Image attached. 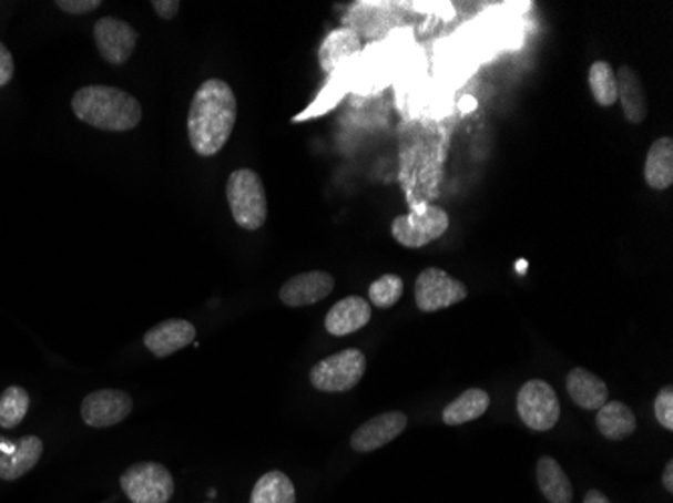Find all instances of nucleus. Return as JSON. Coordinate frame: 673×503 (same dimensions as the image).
I'll use <instances>...</instances> for the list:
<instances>
[{
    "label": "nucleus",
    "instance_id": "obj_1",
    "mask_svg": "<svg viewBox=\"0 0 673 503\" xmlns=\"http://www.w3.org/2000/svg\"><path fill=\"white\" fill-rule=\"evenodd\" d=\"M238 103L231 85L222 79H208L194 93L188 111V140L202 157L221 154L236 125Z\"/></svg>",
    "mask_w": 673,
    "mask_h": 503
},
{
    "label": "nucleus",
    "instance_id": "obj_2",
    "mask_svg": "<svg viewBox=\"0 0 673 503\" xmlns=\"http://www.w3.org/2000/svg\"><path fill=\"white\" fill-rule=\"evenodd\" d=\"M78 120L101 132H132L140 125L144 110L137 99L110 85H88L71 99Z\"/></svg>",
    "mask_w": 673,
    "mask_h": 503
},
{
    "label": "nucleus",
    "instance_id": "obj_3",
    "mask_svg": "<svg viewBox=\"0 0 673 503\" xmlns=\"http://www.w3.org/2000/svg\"><path fill=\"white\" fill-rule=\"evenodd\" d=\"M232 218L246 232L261 230L268 218L265 184L254 170H236L226 182Z\"/></svg>",
    "mask_w": 673,
    "mask_h": 503
},
{
    "label": "nucleus",
    "instance_id": "obj_4",
    "mask_svg": "<svg viewBox=\"0 0 673 503\" xmlns=\"http://www.w3.org/2000/svg\"><path fill=\"white\" fill-rule=\"evenodd\" d=\"M448 228H450V216L446 209L421 204L414 206L409 214L394 218L391 236L404 248H424L431 242L442 238Z\"/></svg>",
    "mask_w": 673,
    "mask_h": 503
},
{
    "label": "nucleus",
    "instance_id": "obj_5",
    "mask_svg": "<svg viewBox=\"0 0 673 503\" xmlns=\"http://www.w3.org/2000/svg\"><path fill=\"white\" fill-rule=\"evenodd\" d=\"M367 369V359L359 349H345L317 362L309 381L320 393H347L359 384Z\"/></svg>",
    "mask_w": 673,
    "mask_h": 503
},
{
    "label": "nucleus",
    "instance_id": "obj_6",
    "mask_svg": "<svg viewBox=\"0 0 673 503\" xmlns=\"http://www.w3.org/2000/svg\"><path fill=\"white\" fill-rule=\"evenodd\" d=\"M120 483L132 503H167L176 490L172 473L155 461H142L128 468Z\"/></svg>",
    "mask_w": 673,
    "mask_h": 503
},
{
    "label": "nucleus",
    "instance_id": "obj_7",
    "mask_svg": "<svg viewBox=\"0 0 673 503\" xmlns=\"http://www.w3.org/2000/svg\"><path fill=\"white\" fill-rule=\"evenodd\" d=\"M517 411L522 423L532 431H551L561 419L559 397L542 379H532L520 387Z\"/></svg>",
    "mask_w": 673,
    "mask_h": 503
},
{
    "label": "nucleus",
    "instance_id": "obj_8",
    "mask_svg": "<svg viewBox=\"0 0 673 503\" xmlns=\"http://www.w3.org/2000/svg\"><path fill=\"white\" fill-rule=\"evenodd\" d=\"M468 288L450 274L430 266L416 280V305L421 312H438L466 300Z\"/></svg>",
    "mask_w": 673,
    "mask_h": 503
},
{
    "label": "nucleus",
    "instance_id": "obj_9",
    "mask_svg": "<svg viewBox=\"0 0 673 503\" xmlns=\"http://www.w3.org/2000/svg\"><path fill=\"white\" fill-rule=\"evenodd\" d=\"M93 37L100 55L113 66L125 65L135 51L137 31L130 22L103 17L93 27Z\"/></svg>",
    "mask_w": 673,
    "mask_h": 503
},
{
    "label": "nucleus",
    "instance_id": "obj_10",
    "mask_svg": "<svg viewBox=\"0 0 673 503\" xmlns=\"http://www.w3.org/2000/svg\"><path fill=\"white\" fill-rule=\"evenodd\" d=\"M133 401L130 394L120 389H101L89 393L81 403V419L85 425L103 429L120 425L132 413Z\"/></svg>",
    "mask_w": 673,
    "mask_h": 503
},
{
    "label": "nucleus",
    "instance_id": "obj_11",
    "mask_svg": "<svg viewBox=\"0 0 673 503\" xmlns=\"http://www.w3.org/2000/svg\"><path fill=\"white\" fill-rule=\"evenodd\" d=\"M43 455V441L34 435L9 441L0 439V480L17 482L33 470Z\"/></svg>",
    "mask_w": 673,
    "mask_h": 503
},
{
    "label": "nucleus",
    "instance_id": "obj_12",
    "mask_svg": "<svg viewBox=\"0 0 673 503\" xmlns=\"http://www.w3.org/2000/svg\"><path fill=\"white\" fill-rule=\"evenodd\" d=\"M408 427V415L401 411H389L369 419L367 423L355 429L351 435V448L357 453H371L398 439Z\"/></svg>",
    "mask_w": 673,
    "mask_h": 503
},
{
    "label": "nucleus",
    "instance_id": "obj_13",
    "mask_svg": "<svg viewBox=\"0 0 673 503\" xmlns=\"http://www.w3.org/2000/svg\"><path fill=\"white\" fill-rule=\"evenodd\" d=\"M333 288H335V278L332 274L313 270V273L297 274L287 280L281 288L278 298L283 305L290 308L310 307L332 295Z\"/></svg>",
    "mask_w": 673,
    "mask_h": 503
},
{
    "label": "nucleus",
    "instance_id": "obj_14",
    "mask_svg": "<svg viewBox=\"0 0 673 503\" xmlns=\"http://www.w3.org/2000/svg\"><path fill=\"white\" fill-rule=\"evenodd\" d=\"M194 339L196 329L192 322L184 318H170L145 332L144 345L157 359H166L177 350L186 349Z\"/></svg>",
    "mask_w": 673,
    "mask_h": 503
},
{
    "label": "nucleus",
    "instance_id": "obj_15",
    "mask_svg": "<svg viewBox=\"0 0 673 503\" xmlns=\"http://www.w3.org/2000/svg\"><path fill=\"white\" fill-rule=\"evenodd\" d=\"M371 320V305L361 296H347L339 300L325 317V329L333 337H347L364 329Z\"/></svg>",
    "mask_w": 673,
    "mask_h": 503
},
{
    "label": "nucleus",
    "instance_id": "obj_16",
    "mask_svg": "<svg viewBox=\"0 0 673 503\" xmlns=\"http://www.w3.org/2000/svg\"><path fill=\"white\" fill-rule=\"evenodd\" d=\"M567 393L573 399L574 406L585 411H599L609 401L605 381L583 367H577L567 374Z\"/></svg>",
    "mask_w": 673,
    "mask_h": 503
},
{
    "label": "nucleus",
    "instance_id": "obj_17",
    "mask_svg": "<svg viewBox=\"0 0 673 503\" xmlns=\"http://www.w3.org/2000/svg\"><path fill=\"white\" fill-rule=\"evenodd\" d=\"M615 78H618V101L621 103L625 120L633 125H640L647 117V97L640 75L631 66L623 65L615 71Z\"/></svg>",
    "mask_w": 673,
    "mask_h": 503
},
{
    "label": "nucleus",
    "instance_id": "obj_18",
    "mask_svg": "<svg viewBox=\"0 0 673 503\" xmlns=\"http://www.w3.org/2000/svg\"><path fill=\"white\" fill-rule=\"evenodd\" d=\"M643 177L645 184L663 192L673 186V140L672 137H660L652 143L645 165H643Z\"/></svg>",
    "mask_w": 673,
    "mask_h": 503
},
{
    "label": "nucleus",
    "instance_id": "obj_19",
    "mask_svg": "<svg viewBox=\"0 0 673 503\" xmlns=\"http://www.w3.org/2000/svg\"><path fill=\"white\" fill-rule=\"evenodd\" d=\"M359 51H361V37L355 33L354 29H349V27L335 29L320 44V66H323V71L333 73L347 59L359 55Z\"/></svg>",
    "mask_w": 673,
    "mask_h": 503
},
{
    "label": "nucleus",
    "instance_id": "obj_20",
    "mask_svg": "<svg viewBox=\"0 0 673 503\" xmlns=\"http://www.w3.org/2000/svg\"><path fill=\"white\" fill-rule=\"evenodd\" d=\"M596 431L609 441H623L635 433L638 419L630 407L621 401H608L596 411Z\"/></svg>",
    "mask_w": 673,
    "mask_h": 503
},
{
    "label": "nucleus",
    "instance_id": "obj_21",
    "mask_svg": "<svg viewBox=\"0 0 673 503\" xmlns=\"http://www.w3.org/2000/svg\"><path fill=\"white\" fill-rule=\"evenodd\" d=\"M537 482L542 495L551 503L573 502V485L561 463L554 458H541L537 463Z\"/></svg>",
    "mask_w": 673,
    "mask_h": 503
},
{
    "label": "nucleus",
    "instance_id": "obj_22",
    "mask_svg": "<svg viewBox=\"0 0 673 503\" xmlns=\"http://www.w3.org/2000/svg\"><path fill=\"white\" fill-rule=\"evenodd\" d=\"M488 407H490V397L486 391L468 389L443 409L442 421L450 427L463 425V423H470L485 415Z\"/></svg>",
    "mask_w": 673,
    "mask_h": 503
},
{
    "label": "nucleus",
    "instance_id": "obj_23",
    "mask_svg": "<svg viewBox=\"0 0 673 503\" xmlns=\"http://www.w3.org/2000/svg\"><path fill=\"white\" fill-rule=\"evenodd\" d=\"M251 503H297L295 485L283 471H268L254 483Z\"/></svg>",
    "mask_w": 673,
    "mask_h": 503
},
{
    "label": "nucleus",
    "instance_id": "obj_24",
    "mask_svg": "<svg viewBox=\"0 0 673 503\" xmlns=\"http://www.w3.org/2000/svg\"><path fill=\"white\" fill-rule=\"evenodd\" d=\"M589 89L601 107H613L618 103V78L608 61H595L589 69Z\"/></svg>",
    "mask_w": 673,
    "mask_h": 503
},
{
    "label": "nucleus",
    "instance_id": "obj_25",
    "mask_svg": "<svg viewBox=\"0 0 673 503\" xmlns=\"http://www.w3.org/2000/svg\"><path fill=\"white\" fill-rule=\"evenodd\" d=\"M31 397L22 389L12 384L0 394V427L2 429H14L22 423V419L29 413Z\"/></svg>",
    "mask_w": 673,
    "mask_h": 503
},
{
    "label": "nucleus",
    "instance_id": "obj_26",
    "mask_svg": "<svg viewBox=\"0 0 673 503\" xmlns=\"http://www.w3.org/2000/svg\"><path fill=\"white\" fill-rule=\"evenodd\" d=\"M404 296V280L398 274H386L369 286V300L377 308H389L398 305Z\"/></svg>",
    "mask_w": 673,
    "mask_h": 503
},
{
    "label": "nucleus",
    "instance_id": "obj_27",
    "mask_svg": "<svg viewBox=\"0 0 673 503\" xmlns=\"http://www.w3.org/2000/svg\"><path fill=\"white\" fill-rule=\"evenodd\" d=\"M653 413L660 425L665 427L667 431H673V389L667 384L655 397L653 403Z\"/></svg>",
    "mask_w": 673,
    "mask_h": 503
},
{
    "label": "nucleus",
    "instance_id": "obj_28",
    "mask_svg": "<svg viewBox=\"0 0 673 503\" xmlns=\"http://www.w3.org/2000/svg\"><path fill=\"white\" fill-rule=\"evenodd\" d=\"M57 7L69 14H88L100 9V0H57Z\"/></svg>",
    "mask_w": 673,
    "mask_h": 503
},
{
    "label": "nucleus",
    "instance_id": "obj_29",
    "mask_svg": "<svg viewBox=\"0 0 673 503\" xmlns=\"http://www.w3.org/2000/svg\"><path fill=\"white\" fill-rule=\"evenodd\" d=\"M14 78V59L7 44L0 43V88L9 85Z\"/></svg>",
    "mask_w": 673,
    "mask_h": 503
},
{
    "label": "nucleus",
    "instance_id": "obj_30",
    "mask_svg": "<svg viewBox=\"0 0 673 503\" xmlns=\"http://www.w3.org/2000/svg\"><path fill=\"white\" fill-rule=\"evenodd\" d=\"M154 7L155 14L162 19V21H172L180 11V2L177 0H152L150 2Z\"/></svg>",
    "mask_w": 673,
    "mask_h": 503
},
{
    "label": "nucleus",
    "instance_id": "obj_31",
    "mask_svg": "<svg viewBox=\"0 0 673 503\" xmlns=\"http://www.w3.org/2000/svg\"><path fill=\"white\" fill-rule=\"evenodd\" d=\"M663 487L667 490V492H673V461L670 460L665 463V470H663Z\"/></svg>",
    "mask_w": 673,
    "mask_h": 503
},
{
    "label": "nucleus",
    "instance_id": "obj_32",
    "mask_svg": "<svg viewBox=\"0 0 673 503\" xmlns=\"http://www.w3.org/2000/svg\"><path fill=\"white\" fill-rule=\"evenodd\" d=\"M583 503H611L608 497L603 495L601 492H596V490H591V492L587 493L585 502Z\"/></svg>",
    "mask_w": 673,
    "mask_h": 503
}]
</instances>
